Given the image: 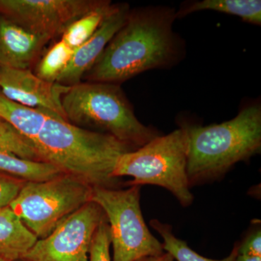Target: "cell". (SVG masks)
I'll use <instances>...</instances> for the list:
<instances>
[{
	"instance_id": "18",
	"label": "cell",
	"mask_w": 261,
	"mask_h": 261,
	"mask_svg": "<svg viewBox=\"0 0 261 261\" xmlns=\"http://www.w3.org/2000/svg\"><path fill=\"white\" fill-rule=\"evenodd\" d=\"M150 225L163 238V250L172 255L177 261H236L238 255V245L233 247L232 251L228 257L222 260H213L199 255L188 246L186 242L179 240L174 236L171 226L163 224L159 220L153 219Z\"/></svg>"
},
{
	"instance_id": "27",
	"label": "cell",
	"mask_w": 261,
	"mask_h": 261,
	"mask_svg": "<svg viewBox=\"0 0 261 261\" xmlns=\"http://www.w3.org/2000/svg\"><path fill=\"white\" fill-rule=\"evenodd\" d=\"M3 122H5L3 121V120H2L1 118H0V123H3Z\"/></svg>"
},
{
	"instance_id": "8",
	"label": "cell",
	"mask_w": 261,
	"mask_h": 261,
	"mask_svg": "<svg viewBox=\"0 0 261 261\" xmlns=\"http://www.w3.org/2000/svg\"><path fill=\"white\" fill-rule=\"evenodd\" d=\"M106 219L102 209L90 201L63 220L47 237L37 240L20 260L89 261L94 235Z\"/></svg>"
},
{
	"instance_id": "16",
	"label": "cell",
	"mask_w": 261,
	"mask_h": 261,
	"mask_svg": "<svg viewBox=\"0 0 261 261\" xmlns=\"http://www.w3.org/2000/svg\"><path fill=\"white\" fill-rule=\"evenodd\" d=\"M0 171L25 181H47L64 173L51 163L21 159L1 148Z\"/></svg>"
},
{
	"instance_id": "1",
	"label": "cell",
	"mask_w": 261,
	"mask_h": 261,
	"mask_svg": "<svg viewBox=\"0 0 261 261\" xmlns=\"http://www.w3.org/2000/svg\"><path fill=\"white\" fill-rule=\"evenodd\" d=\"M176 10L166 6L130 9L99 59L84 75L90 82L118 84L147 70L166 68L183 58L173 29Z\"/></svg>"
},
{
	"instance_id": "25",
	"label": "cell",
	"mask_w": 261,
	"mask_h": 261,
	"mask_svg": "<svg viewBox=\"0 0 261 261\" xmlns=\"http://www.w3.org/2000/svg\"><path fill=\"white\" fill-rule=\"evenodd\" d=\"M236 261H261V257L247 256V255H238Z\"/></svg>"
},
{
	"instance_id": "26",
	"label": "cell",
	"mask_w": 261,
	"mask_h": 261,
	"mask_svg": "<svg viewBox=\"0 0 261 261\" xmlns=\"http://www.w3.org/2000/svg\"><path fill=\"white\" fill-rule=\"evenodd\" d=\"M0 261H12L9 260V259L6 258V257L0 256Z\"/></svg>"
},
{
	"instance_id": "14",
	"label": "cell",
	"mask_w": 261,
	"mask_h": 261,
	"mask_svg": "<svg viewBox=\"0 0 261 261\" xmlns=\"http://www.w3.org/2000/svg\"><path fill=\"white\" fill-rule=\"evenodd\" d=\"M51 114L54 113L47 110L27 107L15 102L0 92V118L30 141L33 145L44 122Z\"/></svg>"
},
{
	"instance_id": "19",
	"label": "cell",
	"mask_w": 261,
	"mask_h": 261,
	"mask_svg": "<svg viewBox=\"0 0 261 261\" xmlns=\"http://www.w3.org/2000/svg\"><path fill=\"white\" fill-rule=\"evenodd\" d=\"M73 53L74 49L61 39L49 48L39 62L35 74L45 82L56 83L60 75L70 63Z\"/></svg>"
},
{
	"instance_id": "9",
	"label": "cell",
	"mask_w": 261,
	"mask_h": 261,
	"mask_svg": "<svg viewBox=\"0 0 261 261\" xmlns=\"http://www.w3.org/2000/svg\"><path fill=\"white\" fill-rule=\"evenodd\" d=\"M102 0H0V15L34 34L53 39Z\"/></svg>"
},
{
	"instance_id": "5",
	"label": "cell",
	"mask_w": 261,
	"mask_h": 261,
	"mask_svg": "<svg viewBox=\"0 0 261 261\" xmlns=\"http://www.w3.org/2000/svg\"><path fill=\"white\" fill-rule=\"evenodd\" d=\"M187 137L181 126L158 136L140 148L122 154L113 172L115 178L129 176L130 186L156 185L166 189L181 205H191L194 197L187 173Z\"/></svg>"
},
{
	"instance_id": "6",
	"label": "cell",
	"mask_w": 261,
	"mask_h": 261,
	"mask_svg": "<svg viewBox=\"0 0 261 261\" xmlns=\"http://www.w3.org/2000/svg\"><path fill=\"white\" fill-rule=\"evenodd\" d=\"M92 189L81 178L63 173L47 181L25 182L9 207L39 240L92 201Z\"/></svg>"
},
{
	"instance_id": "4",
	"label": "cell",
	"mask_w": 261,
	"mask_h": 261,
	"mask_svg": "<svg viewBox=\"0 0 261 261\" xmlns=\"http://www.w3.org/2000/svg\"><path fill=\"white\" fill-rule=\"evenodd\" d=\"M61 105L69 123L99 130L135 149L160 135L157 130L139 121L118 84L80 82L68 87Z\"/></svg>"
},
{
	"instance_id": "24",
	"label": "cell",
	"mask_w": 261,
	"mask_h": 261,
	"mask_svg": "<svg viewBox=\"0 0 261 261\" xmlns=\"http://www.w3.org/2000/svg\"><path fill=\"white\" fill-rule=\"evenodd\" d=\"M137 261H174V258L168 252H163L161 255L143 257Z\"/></svg>"
},
{
	"instance_id": "22",
	"label": "cell",
	"mask_w": 261,
	"mask_h": 261,
	"mask_svg": "<svg viewBox=\"0 0 261 261\" xmlns=\"http://www.w3.org/2000/svg\"><path fill=\"white\" fill-rule=\"evenodd\" d=\"M25 182L0 171V208L10 205Z\"/></svg>"
},
{
	"instance_id": "11",
	"label": "cell",
	"mask_w": 261,
	"mask_h": 261,
	"mask_svg": "<svg viewBox=\"0 0 261 261\" xmlns=\"http://www.w3.org/2000/svg\"><path fill=\"white\" fill-rule=\"evenodd\" d=\"M130 10L129 5L127 3H116L115 9L105 19L93 35L75 49L70 63L56 83L66 87L80 83L99 59L110 41L123 27Z\"/></svg>"
},
{
	"instance_id": "15",
	"label": "cell",
	"mask_w": 261,
	"mask_h": 261,
	"mask_svg": "<svg viewBox=\"0 0 261 261\" xmlns=\"http://www.w3.org/2000/svg\"><path fill=\"white\" fill-rule=\"evenodd\" d=\"M213 10L238 16L243 21L261 25V1L260 0H203L193 1L182 5L176 18H180L195 12Z\"/></svg>"
},
{
	"instance_id": "10",
	"label": "cell",
	"mask_w": 261,
	"mask_h": 261,
	"mask_svg": "<svg viewBox=\"0 0 261 261\" xmlns=\"http://www.w3.org/2000/svg\"><path fill=\"white\" fill-rule=\"evenodd\" d=\"M67 88L41 80L29 69L0 68V92L5 97L27 107L47 110L65 121L61 97Z\"/></svg>"
},
{
	"instance_id": "13",
	"label": "cell",
	"mask_w": 261,
	"mask_h": 261,
	"mask_svg": "<svg viewBox=\"0 0 261 261\" xmlns=\"http://www.w3.org/2000/svg\"><path fill=\"white\" fill-rule=\"evenodd\" d=\"M37 240L9 205L0 208V256L20 260Z\"/></svg>"
},
{
	"instance_id": "7",
	"label": "cell",
	"mask_w": 261,
	"mask_h": 261,
	"mask_svg": "<svg viewBox=\"0 0 261 261\" xmlns=\"http://www.w3.org/2000/svg\"><path fill=\"white\" fill-rule=\"evenodd\" d=\"M140 186L127 190L95 187L92 201L106 214L111 231V261H137L164 252L146 224L140 207Z\"/></svg>"
},
{
	"instance_id": "2",
	"label": "cell",
	"mask_w": 261,
	"mask_h": 261,
	"mask_svg": "<svg viewBox=\"0 0 261 261\" xmlns=\"http://www.w3.org/2000/svg\"><path fill=\"white\" fill-rule=\"evenodd\" d=\"M44 162L92 187L113 188V176L122 154L135 150L112 136L75 126L57 115L44 122L34 144Z\"/></svg>"
},
{
	"instance_id": "23",
	"label": "cell",
	"mask_w": 261,
	"mask_h": 261,
	"mask_svg": "<svg viewBox=\"0 0 261 261\" xmlns=\"http://www.w3.org/2000/svg\"><path fill=\"white\" fill-rule=\"evenodd\" d=\"M238 255L261 257V231L257 230L252 233L240 245H238Z\"/></svg>"
},
{
	"instance_id": "12",
	"label": "cell",
	"mask_w": 261,
	"mask_h": 261,
	"mask_svg": "<svg viewBox=\"0 0 261 261\" xmlns=\"http://www.w3.org/2000/svg\"><path fill=\"white\" fill-rule=\"evenodd\" d=\"M50 40L0 15V68L29 69Z\"/></svg>"
},
{
	"instance_id": "28",
	"label": "cell",
	"mask_w": 261,
	"mask_h": 261,
	"mask_svg": "<svg viewBox=\"0 0 261 261\" xmlns=\"http://www.w3.org/2000/svg\"><path fill=\"white\" fill-rule=\"evenodd\" d=\"M15 261H21V260H15Z\"/></svg>"
},
{
	"instance_id": "17",
	"label": "cell",
	"mask_w": 261,
	"mask_h": 261,
	"mask_svg": "<svg viewBox=\"0 0 261 261\" xmlns=\"http://www.w3.org/2000/svg\"><path fill=\"white\" fill-rule=\"evenodd\" d=\"M116 4L102 0L97 7L70 24L61 35V40L75 49L87 42L99 29Z\"/></svg>"
},
{
	"instance_id": "20",
	"label": "cell",
	"mask_w": 261,
	"mask_h": 261,
	"mask_svg": "<svg viewBox=\"0 0 261 261\" xmlns=\"http://www.w3.org/2000/svg\"><path fill=\"white\" fill-rule=\"evenodd\" d=\"M0 148L9 151L21 159L42 161L32 142L6 122L0 123Z\"/></svg>"
},
{
	"instance_id": "21",
	"label": "cell",
	"mask_w": 261,
	"mask_h": 261,
	"mask_svg": "<svg viewBox=\"0 0 261 261\" xmlns=\"http://www.w3.org/2000/svg\"><path fill=\"white\" fill-rule=\"evenodd\" d=\"M111 231L107 219L98 227L92 241L89 253V261H111Z\"/></svg>"
},
{
	"instance_id": "3",
	"label": "cell",
	"mask_w": 261,
	"mask_h": 261,
	"mask_svg": "<svg viewBox=\"0 0 261 261\" xmlns=\"http://www.w3.org/2000/svg\"><path fill=\"white\" fill-rule=\"evenodd\" d=\"M187 137L190 185L219 177L261 149V107L250 105L230 121L200 126L184 124Z\"/></svg>"
}]
</instances>
